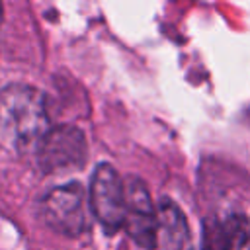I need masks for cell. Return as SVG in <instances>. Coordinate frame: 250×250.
I'll list each match as a JSON object with an SVG mask.
<instances>
[{"instance_id":"cell-8","label":"cell","mask_w":250,"mask_h":250,"mask_svg":"<svg viewBox=\"0 0 250 250\" xmlns=\"http://www.w3.org/2000/svg\"><path fill=\"white\" fill-rule=\"evenodd\" d=\"M232 250H250V223H246L244 219H232Z\"/></svg>"},{"instance_id":"cell-1","label":"cell","mask_w":250,"mask_h":250,"mask_svg":"<svg viewBox=\"0 0 250 250\" xmlns=\"http://www.w3.org/2000/svg\"><path fill=\"white\" fill-rule=\"evenodd\" d=\"M49 133L45 96L21 82L0 90V137L16 150H37Z\"/></svg>"},{"instance_id":"cell-6","label":"cell","mask_w":250,"mask_h":250,"mask_svg":"<svg viewBox=\"0 0 250 250\" xmlns=\"http://www.w3.org/2000/svg\"><path fill=\"white\" fill-rule=\"evenodd\" d=\"M156 246L160 250H195L188 219L172 199H160L156 205Z\"/></svg>"},{"instance_id":"cell-9","label":"cell","mask_w":250,"mask_h":250,"mask_svg":"<svg viewBox=\"0 0 250 250\" xmlns=\"http://www.w3.org/2000/svg\"><path fill=\"white\" fill-rule=\"evenodd\" d=\"M0 23H2V4H0Z\"/></svg>"},{"instance_id":"cell-4","label":"cell","mask_w":250,"mask_h":250,"mask_svg":"<svg viewBox=\"0 0 250 250\" xmlns=\"http://www.w3.org/2000/svg\"><path fill=\"white\" fill-rule=\"evenodd\" d=\"M35 152L45 174H61L82 168L88 156L84 133L74 125L51 127Z\"/></svg>"},{"instance_id":"cell-5","label":"cell","mask_w":250,"mask_h":250,"mask_svg":"<svg viewBox=\"0 0 250 250\" xmlns=\"http://www.w3.org/2000/svg\"><path fill=\"white\" fill-rule=\"evenodd\" d=\"M125 230L143 248L152 250L156 246V207L148 195L146 186L139 178H127L125 182Z\"/></svg>"},{"instance_id":"cell-3","label":"cell","mask_w":250,"mask_h":250,"mask_svg":"<svg viewBox=\"0 0 250 250\" xmlns=\"http://www.w3.org/2000/svg\"><path fill=\"white\" fill-rule=\"evenodd\" d=\"M125 182L117 170L102 162L96 166L90 180V209L105 232L113 234L125 223Z\"/></svg>"},{"instance_id":"cell-7","label":"cell","mask_w":250,"mask_h":250,"mask_svg":"<svg viewBox=\"0 0 250 250\" xmlns=\"http://www.w3.org/2000/svg\"><path fill=\"white\" fill-rule=\"evenodd\" d=\"M234 232H232V219L230 221H211L203 223L201 234V250H232Z\"/></svg>"},{"instance_id":"cell-2","label":"cell","mask_w":250,"mask_h":250,"mask_svg":"<svg viewBox=\"0 0 250 250\" xmlns=\"http://www.w3.org/2000/svg\"><path fill=\"white\" fill-rule=\"evenodd\" d=\"M41 215L49 229L64 236H80L88 229V195L80 182L53 188L41 201Z\"/></svg>"}]
</instances>
